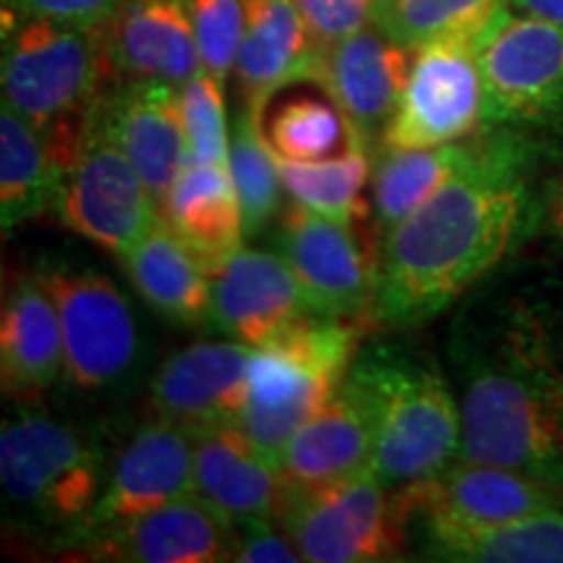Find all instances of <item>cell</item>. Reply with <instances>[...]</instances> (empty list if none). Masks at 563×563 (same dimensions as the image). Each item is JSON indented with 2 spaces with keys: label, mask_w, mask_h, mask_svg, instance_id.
I'll return each mask as SVG.
<instances>
[{
  "label": "cell",
  "mask_w": 563,
  "mask_h": 563,
  "mask_svg": "<svg viewBox=\"0 0 563 563\" xmlns=\"http://www.w3.org/2000/svg\"><path fill=\"white\" fill-rule=\"evenodd\" d=\"M361 342L355 319L311 313L253 350L249 407L238 426L277 462L285 443L340 394Z\"/></svg>",
  "instance_id": "4"
},
{
  "label": "cell",
  "mask_w": 563,
  "mask_h": 563,
  "mask_svg": "<svg viewBox=\"0 0 563 563\" xmlns=\"http://www.w3.org/2000/svg\"><path fill=\"white\" fill-rule=\"evenodd\" d=\"M483 40L449 37L412 51L399 108L382 150H426L467 139L483 123Z\"/></svg>",
  "instance_id": "10"
},
{
  "label": "cell",
  "mask_w": 563,
  "mask_h": 563,
  "mask_svg": "<svg viewBox=\"0 0 563 563\" xmlns=\"http://www.w3.org/2000/svg\"><path fill=\"white\" fill-rule=\"evenodd\" d=\"M159 214L207 272L243 249V211L230 167L188 162Z\"/></svg>",
  "instance_id": "26"
},
{
  "label": "cell",
  "mask_w": 563,
  "mask_h": 563,
  "mask_svg": "<svg viewBox=\"0 0 563 563\" xmlns=\"http://www.w3.org/2000/svg\"><path fill=\"white\" fill-rule=\"evenodd\" d=\"M253 347L235 340L196 342L173 352L150 384L154 418L188 433L241 422L249 407Z\"/></svg>",
  "instance_id": "15"
},
{
  "label": "cell",
  "mask_w": 563,
  "mask_h": 563,
  "mask_svg": "<svg viewBox=\"0 0 563 563\" xmlns=\"http://www.w3.org/2000/svg\"><path fill=\"white\" fill-rule=\"evenodd\" d=\"M123 266L141 298L165 319L183 327L211 321L209 272L191 249L159 222L123 256Z\"/></svg>",
  "instance_id": "27"
},
{
  "label": "cell",
  "mask_w": 563,
  "mask_h": 563,
  "mask_svg": "<svg viewBox=\"0 0 563 563\" xmlns=\"http://www.w3.org/2000/svg\"><path fill=\"white\" fill-rule=\"evenodd\" d=\"M191 493H196L194 433L154 418L121 449L95 509L76 530L87 538Z\"/></svg>",
  "instance_id": "18"
},
{
  "label": "cell",
  "mask_w": 563,
  "mask_h": 563,
  "mask_svg": "<svg viewBox=\"0 0 563 563\" xmlns=\"http://www.w3.org/2000/svg\"><path fill=\"white\" fill-rule=\"evenodd\" d=\"M460 460L563 485V368L527 316L462 342Z\"/></svg>",
  "instance_id": "2"
},
{
  "label": "cell",
  "mask_w": 563,
  "mask_h": 563,
  "mask_svg": "<svg viewBox=\"0 0 563 563\" xmlns=\"http://www.w3.org/2000/svg\"><path fill=\"white\" fill-rule=\"evenodd\" d=\"M525 211L517 159L490 146L475 167L384 232L373 321L418 329L441 316L509 253Z\"/></svg>",
  "instance_id": "1"
},
{
  "label": "cell",
  "mask_w": 563,
  "mask_h": 563,
  "mask_svg": "<svg viewBox=\"0 0 563 563\" xmlns=\"http://www.w3.org/2000/svg\"><path fill=\"white\" fill-rule=\"evenodd\" d=\"M110 81L183 87L201 70L186 0H121L102 26Z\"/></svg>",
  "instance_id": "20"
},
{
  "label": "cell",
  "mask_w": 563,
  "mask_h": 563,
  "mask_svg": "<svg viewBox=\"0 0 563 563\" xmlns=\"http://www.w3.org/2000/svg\"><path fill=\"white\" fill-rule=\"evenodd\" d=\"M230 175L243 211L245 235H258L282 207V173L277 154L264 136L262 118L241 108L230 129Z\"/></svg>",
  "instance_id": "33"
},
{
  "label": "cell",
  "mask_w": 563,
  "mask_h": 563,
  "mask_svg": "<svg viewBox=\"0 0 563 563\" xmlns=\"http://www.w3.org/2000/svg\"><path fill=\"white\" fill-rule=\"evenodd\" d=\"M89 112L129 154L162 211L191 162L180 89L162 81H108Z\"/></svg>",
  "instance_id": "14"
},
{
  "label": "cell",
  "mask_w": 563,
  "mask_h": 563,
  "mask_svg": "<svg viewBox=\"0 0 563 563\" xmlns=\"http://www.w3.org/2000/svg\"><path fill=\"white\" fill-rule=\"evenodd\" d=\"M371 428L352 394H340L316 412L279 454V473L292 496L329 488L371 470Z\"/></svg>",
  "instance_id": "25"
},
{
  "label": "cell",
  "mask_w": 563,
  "mask_h": 563,
  "mask_svg": "<svg viewBox=\"0 0 563 563\" xmlns=\"http://www.w3.org/2000/svg\"><path fill=\"white\" fill-rule=\"evenodd\" d=\"M230 561L241 563H298L302 555L290 534H279L269 519L235 525V543Z\"/></svg>",
  "instance_id": "38"
},
{
  "label": "cell",
  "mask_w": 563,
  "mask_h": 563,
  "mask_svg": "<svg viewBox=\"0 0 563 563\" xmlns=\"http://www.w3.org/2000/svg\"><path fill=\"white\" fill-rule=\"evenodd\" d=\"M543 220H545L548 232H551L553 238H559V241H563V178L555 183L551 194H548Z\"/></svg>",
  "instance_id": "40"
},
{
  "label": "cell",
  "mask_w": 563,
  "mask_h": 563,
  "mask_svg": "<svg viewBox=\"0 0 563 563\" xmlns=\"http://www.w3.org/2000/svg\"><path fill=\"white\" fill-rule=\"evenodd\" d=\"M235 522L199 493L87 534L91 559L129 563L230 561Z\"/></svg>",
  "instance_id": "19"
},
{
  "label": "cell",
  "mask_w": 563,
  "mask_h": 563,
  "mask_svg": "<svg viewBox=\"0 0 563 563\" xmlns=\"http://www.w3.org/2000/svg\"><path fill=\"white\" fill-rule=\"evenodd\" d=\"M37 272L58 308L63 378L79 391L121 382L139 355V327L125 295L95 269L42 264Z\"/></svg>",
  "instance_id": "8"
},
{
  "label": "cell",
  "mask_w": 563,
  "mask_h": 563,
  "mask_svg": "<svg viewBox=\"0 0 563 563\" xmlns=\"http://www.w3.org/2000/svg\"><path fill=\"white\" fill-rule=\"evenodd\" d=\"M485 150L470 144H441L426 150H382L373 173V222L378 238L439 194L456 175L483 159Z\"/></svg>",
  "instance_id": "28"
},
{
  "label": "cell",
  "mask_w": 563,
  "mask_h": 563,
  "mask_svg": "<svg viewBox=\"0 0 563 563\" xmlns=\"http://www.w3.org/2000/svg\"><path fill=\"white\" fill-rule=\"evenodd\" d=\"M5 496L47 525L79 527L104 488L95 446L66 422L19 412L0 428Z\"/></svg>",
  "instance_id": "6"
},
{
  "label": "cell",
  "mask_w": 563,
  "mask_h": 563,
  "mask_svg": "<svg viewBox=\"0 0 563 563\" xmlns=\"http://www.w3.org/2000/svg\"><path fill=\"white\" fill-rule=\"evenodd\" d=\"M509 11V0H378L373 24L399 45L418 51L449 37L485 40Z\"/></svg>",
  "instance_id": "31"
},
{
  "label": "cell",
  "mask_w": 563,
  "mask_h": 563,
  "mask_svg": "<svg viewBox=\"0 0 563 563\" xmlns=\"http://www.w3.org/2000/svg\"><path fill=\"white\" fill-rule=\"evenodd\" d=\"M426 553L467 563H563V511L551 509L511 522L422 534Z\"/></svg>",
  "instance_id": "29"
},
{
  "label": "cell",
  "mask_w": 563,
  "mask_h": 563,
  "mask_svg": "<svg viewBox=\"0 0 563 563\" xmlns=\"http://www.w3.org/2000/svg\"><path fill=\"white\" fill-rule=\"evenodd\" d=\"M316 45L329 47L365 30L376 19L378 0H292Z\"/></svg>",
  "instance_id": "36"
},
{
  "label": "cell",
  "mask_w": 563,
  "mask_h": 563,
  "mask_svg": "<svg viewBox=\"0 0 563 563\" xmlns=\"http://www.w3.org/2000/svg\"><path fill=\"white\" fill-rule=\"evenodd\" d=\"M196 493L241 522H282L290 488L279 464L238 422L194 433Z\"/></svg>",
  "instance_id": "21"
},
{
  "label": "cell",
  "mask_w": 563,
  "mask_h": 563,
  "mask_svg": "<svg viewBox=\"0 0 563 563\" xmlns=\"http://www.w3.org/2000/svg\"><path fill=\"white\" fill-rule=\"evenodd\" d=\"M201 68L228 84L235 74L245 30V0H186Z\"/></svg>",
  "instance_id": "35"
},
{
  "label": "cell",
  "mask_w": 563,
  "mask_h": 563,
  "mask_svg": "<svg viewBox=\"0 0 563 563\" xmlns=\"http://www.w3.org/2000/svg\"><path fill=\"white\" fill-rule=\"evenodd\" d=\"M11 19L3 30V104L26 121H79L110 81L102 30L42 19Z\"/></svg>",
  "instance_id": "5"
},
{
  "label": "cell",
  "mask_w": 563,
  "mask_h": 563,
  "mask_svg": "<svg viewBox=\"0 0 563 563\" xmlns=\"http://www.w3.org/2000/svg\"><path fill=\"white\" fill-rule=\"evenodd\" d=\"M53 207L63 228L121 258L162 217L129 154L91 112L84 115L79 150L63 173Z\"/></svg>",
  "instance_id": "7"
},
{
  "label": "cell",
  "mask_w": 563,
  "mask_h": 563,
  "mask_svg": "<svg viewBox=\"0 0 563 563\" xmlns=\"http://www.w3.org/2000/svg\"><path fill=\"white\" fill-rule=\"evenodd\" d=\"M264 136L274 154L292 162H323L368 146L332 97L292 95L264 110Z\"/></svg>",
  "instance_id": "30"
},
{
  "label": "cell",
  "mask_w": 563,
  "mask_h": 563,
  "mask_svg": "<svg viewBox=\"0 0 563 563\" xmlns=\"http://www.w3.org/2000/svg\"><path fill=\"white\" fill-rule=\"evenodd\" d=\"M319 53L292 0H245V30L235 63L243 108L264 118L279 91L311 81Z\"/></svg>",
  "instance_id": "23"
},
{
  "label": "cell",
  "mask_w": 563,
  "mask_h": 563,
  "mask_svg": "<svg viewBox=\"0 0 563 563\" xmlns=\"http://www.w3.org/2000/svg\"><path fill=\"white\" fill-rule=\"evenodd\" d=\"M371 150L355 146L347 154L323 162L282 159L279 173L285 191L292 201L332 217L344 224H365L371 217V203L365 199V183L371 178Z\"/></svg>",
  "instance_id": "32"
},
{
  "label": "cell",
  "mask_w": 563,
  "mask_h": 563,
  "mask_svg": "<svg viewBox=\"0 0 563 563\" xmlns=\"http://www.w3.org/2000/svg\"><path fill=\"white\" fill-rule=\"evenodd\" d=\"M391 498L405 527L415 519L422 534L501 525L561 504L559 485L467 460L397 488Z\"/></svg>",
  "instance_id": "13"
},
{
  "label": "cell",
  "mask_w": 563,
  "mask_h": 563,
  "mask_svg": "<svg viewBox=\"0 0 563 563\" xmlns=\"http://www.w3.org/2000/svg\"><path fill=\"white\" fill-rule=\"evenodd\" d=\"M277 253L292 266L316 313L357 319L378 285V245L361 224H344L292 201L279 220Z\"/></svg>",
  "instance_id": "12"
},
{
  "label": "cell",
  "mask_w": 563,
  "mask_h": 563,
  "mask_svg": "<svg viewBox=\"0 0 563 563\" xmlns=\"http://www.w3.org/2000/svg\"><path fill=\"white\" fill-rule=\"evenodd\" d=\"M344 389L368 420L371 470L389 490L441 473L462 454L460 399L415 352L386 342L361 347Z\"/></svg>",
  "instance_id": "3"
},
{
  "label": "cell",
  "mask_w": 563,
  "mask_h": 563,
  "mask_svg": "<svg viewBox=\"0 0 563 563\" xmlns=\"http://www.w3.org/2000/svg\"><path fill=\"white\" fill-rule=\"evenodd\" d=\"M63 376L58 308L40 272L11 282L0 311V384L13 402L32 405Z\"/></svg>",
  "instance_id": "24"
},
{
  "label": "cell",
  "mask_w": 563,
  "mask_h": 563,
  "mask_svg": "<svg viewBox=\"0 0 563 563\" xmlns=\"http://www.w3.org/2000/svg\"><path fill=\"white\" fill-rule=\"evenodd\" d=\"M373 470L292 496L282 522L302 561L373 563L405 555L407 527Z\"/></svg>",
  "instance_id": "9"
},
{
  "label": "cell",
  "mask_w": 563,
  "mask_h": 563,
  "mask_svg": "<svg viewBox=\"0 0 563 563\" xmlns=\"http://www.w3.org/2000/svg\"><path fill=\"white\" fill-rule=\"evenodd\" d=\"M511 11L563 24V0H509Z\"/></svg>",
  "instance_id": "39"
},
{
  "label": "cell",
  "mask_w": 563,
  "mask_h": 563,
  "mask_svg": "<svg viewBox=\"0 0 563 563\" xmlns=\"http://www.w3.org/2000/svg\"><path fill=\"white\" fill-rule=\"evenodd\" d=\"M222 89V84L203 68L196 70L180 87V108L191 159L201 165L230 167V129Z\"/></svg>",
  "instance_id": "34"
},
{
  "label": "cell",
  "mask_w": 563,
  "mask_h": 563,
  "mask_svg": "<svg viewBox=\"0 0 563 563\" xmlns=\"http://www.w3.org/2000/svg\"><path fill=\"white\" fill-rule=\"evenodd\" d=\"M483 123H545L563 112V24L509 11L481 45Z\"/></svg>",
  "instance_id": "11"
},
{
  "label": "cell",
  "mask_w": 563,
  "mask_h": 563,
  "mask_svg": "<svg viewBox=\"0 0 563 563\" xmlns=\"http://www.w3.org/2000/svg\"><path fill=\"white\" fill-rule=\"evenodd\" d=\"M5 16L42 19L58 24L102 30L118 11L121 0H3Z\"/></svg>",
  "instance_id": "37"
},
{
  "label": "cell",
  "mask_w": 563,
  "mask_h": 563,
  "mask_svg": "<svg viewBox=\"0 0 563 563\" xmlns=\"http://www.w3.org/2000/svg\"><path fill=\"white\" fill-rule=\"evenodd\" d=\"M79 121L42 125L9 104L0 108V224L3 232L51 209L81 141Z\"/></svg>",
  "instance_id": "22"
},
{
  "label": "cell",
  "mask_w": 563,
  "mask_h": 563,
  "mask_svg": "<svg viewBox=\"0 0 563 563\" xmlns=\"http://www.w3.org/2000/svg\"><path fill=\"white\" fill-rule=\"evenodd\" d=\"M412 66L410 47L394 42L376 24L323 47L311 84L321 87L355 125L368 150L382 146L386 125L402 100Z\"/></svg>",
  "instance_id": "16"
},
{
  "label": "cell",
  "mask_w": 563,
  "mask_h": 563,
  "mask_svg": "<svg viewBox=\"0 0 563 563\" xmlns=\"http://www.w3.org/2000/svg\"><path fill=\"white\" fill-rule=\"evenodd\" d=\"M209 282L211 321L253 350L316 313L292 266L277 251L238 249L209 272Z\"/></svg>",
  "instance_id": "17"
}]
</instances>
